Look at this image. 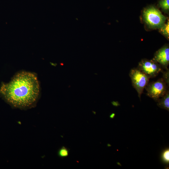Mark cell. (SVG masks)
I'll list each match as a JSON object with an SVG mask.
<instances>
[{
    "instance_id": "cell-1",
    "label": "cell",
    "mask_w": 169,
    "mask_h": 169,
    "mask_svg": "<svg viewBox=\"0 0 169 169\" xmlns=\"http://www.w3.org/2000/svg\"><path fill=\"white\" fill-rule=\"evenodd\" d=\"M0 94L7 102L14 107H30L36 101L39 95L37 78L30 72L18 73L8 83L2 84Z\"/></svg>"
},
{
    "instance_id": "cell-2",
    "label": "cell",
    "mask_w": 169,
    "mask_h": 169,
    "mask_svg": "<svg viewBox=\"0 0 169 169\" xmlns=\"http://www.w3.org/2000/svg\"><path fill=\"white\" fill-rule=\"evenodd\" d=\"M144 20L147 25L152 28H159L165 23L166 18L157 8L150 6L143 12Z\"/></svg>"
},
{
    "instance_id": "cell-3",
    "label": "cell",
    "mask_w": 169,
    "mask_h": 169,
    "mask_svg": "<svg viewBox=\"0 0 169 169\" xmlns=\"http://www.w3.org/2000/svg\"><path fill=\"white\" fill-rule=\"evenodd\" d=\"M129 75L131 79L132 86L136 90L141 100V95L145 87L149 83L150 78L137 68L131 69Z\"/></svg>"
},
{
    "instance_id": "cell-4",
    "label": "cell",
    "mask_w": 169,
    "mask_h": 169,
    "mask_svg": "<svg viewBox=\"0 0 169 169\" xmlns=\"http://www.w3.org/2000/svg\"><path fill=\"white\" fill-rule=\"evenodd\" d=\"M168 87L162 78L149 83L145 87L146 95L157 102L169 90Z\"/></svg>"
},
{
    "instance_id": "cell-5",
    "label": "cell",
    "mask_w": 169,
    "mask_h": 169,
    "mask_svg": "<svg viewBox=\"0 0 169 169\" xmlns=\"http://www.w3.org/2000/svg\"><path fill=\"white\" fill-rule=\"evenodd\" d=\"M137 68L150 78L156 76L163 69L156 62L146 59H142L139 63Z\"/></svg>"
},
{
    "instance_id": "cell-6",
    "label": "cell",
    "mask_w": 169,
    "mask_h": 169,
    "mask_svg": "<svg viewBox=\"0 0 169 169\" xmlns=\"http://www.w3.org/2000/svg\"><path fill=\"white\" fill-rule=\"evenodd\" d=\"M152 60L158 63L162 69H168L169 64V47L165 45L155 53Z\"/></svg>"
},
{
    "instance_id": "cell-7",
    "label": "cell",
    "mask_w": 169,
    "mask_h": 169,
    "mask_svg": "<svg viewBox=\"0 0 169 169\" xmlns=\"http://www.w3.org/2000/svg\"><path fill=\"white\" fill-rule=\"evenodd\" d=\"M157 105L160 108L169 110V90H167L166 94L160 98L157 102Z\"/></svg>"
},
{
    "instance_id": "cell-8",
    "label": "cell",
    "mask_w": 169,
    "mask_h": 169,
    "mask_svg": "<svg viewBox=\"0 0 169 169\" xmlns=\"http://www.w3.org/2000/svg\"><path fill=\"white\" fill-rule=\"evenodd\" d=\"M159 31L165 36L167 38L169 39V20L166 23H165L159 28Z\"/></svg>"
},
{
    "instance_id": "cell-9",
    "label": "cell",
    "mask_w": 169,
    "mask_h": 169,
    "mask_svg": "<svg viewBox=\"0 0 169 169\" xmlns=\"http://www.w3.org/2000/svg\"><path fill=\"white\" fill-rule=\"evenodd\" d=\"M169 0H160L159 4L160 7L164 11L168 12L169 10Z\"/></svg>"
},
{
    "instance_id": "cell-10",
    "label": "cell",
    "mask_w": 169,
    "mask_h": 169,
    "mask_svg": "<svg viewBox=\"0 0 169 169\" xmlns=\"http://www.w3.org/2000/svg\"><path fill=\"white\" fill-rule=\"evenodd\" d=\"M162 73V79L166 83L168 86L169 85V69H165V71L162 70L161 72Z\"/></svg>"
},
{
    "instance_id": "cell-11",
    "label": "cell",
    "mask_w": 169,
    "mask_h": 169,
    "mask_svg": "<svg viewBox=\"0 0 169 169\" xmlns=\"http://www.w3.org/2000/svg\"><path fill=\"white\" fill-rule=\"evenodd\" d=\"M69 152L67 149L65 147L63 146L59 151L58 154L59 156L62 157H65L68 155Z\"/></svg>"
},
{
    "instance_id": "cell-12",
    "label": "cell",
    "mask_w": 169,
    "mask_h": 169,
    "mask_svg": "<svg viewBox=\"0 0 169 169\" xmlns=\"http://www.w3.org/2000/svg\"><path fill=\"white\" fill-rule=\"evenodd\" d=\"M162 158L163 160L167 163H169V150L167 149L163 153Z\"/></svg>"
},
{
    "instance_id": "cell-13",
    "label": "cell",
    "mask_w": 169,
    "mask_h": 169,
    "mask_svg": "<svg viewBox=\"0 0 169 169\" xmlns=\"http://www.w3.org/2000/svg\"><path fill=\"white\" fill-rule=\"evenodd\" d=\"M111 103L113 105L115 106H117L119 105L117 102L113 101Z\"/></svg>"
},
{
    "instance_id": "cell-14",
    "label": "cell",
    "mask_w": 169,
    "mask_h": 169,
    "mask_svg": "<svg viewBox=\"0 0 169 169\" xmlns=\"http://www.w3.org/2000/svg\"><path fill=\"white\" fill-rule=\"evenodd\" d=\"M115 115V113H112L110 115V118L113 119Z\"/></svg>"
}]
</instances>
